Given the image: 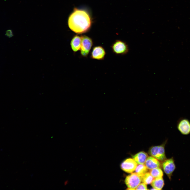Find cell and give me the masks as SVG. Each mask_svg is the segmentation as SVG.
<instances>
[{
	"mask_svg": "<svg viewBox=\"0 0 190 190\" xmlns=\"http://www.w3.org/2000/svg\"><path fill=\"white\" fill-rule=\"evenodd\" d=\"M144 164L147 168L149 170L159 168L160 165L159 161L152 156L148 157Z\"/></svg>",
	"mask_w": 190,
	"mask_h": 190,
	"instance_id": "cell-11",
	"label": "cell"
},
{
	"mask_svg": "<svg viewBox=\"0 0 190 190\" xmlns=\"http://www.w3.org/2000/svg\"><path fill=\"white\" fill-rule=\"evenodd\" d=\"M68 24L72 31L81 34L88 31L91 25V20L88 13L86 11L74 8L69 16Z\"/></svg>",
	"mask_w": 190,
	"mask_h": 190,
	"instance_id": "cell-1",
	"label": "cell"
},
{
	"mask_svg": "<svg viewBox=\"0 0 190 190\" xmlns=\"http://www.w3.org/2000/svg\"><path fill=\"white\" fill-rule=\"evenodd\" d=\"M82 41L80 53L82 56L87 57L92 46L93 42L92 39L86 36H82Z\"/></svg>",
	"mask_w": 190,
	"mask_h": 190,
	"instance_id": "cell-5",
	"label": "cell"
},
{
	"mask_svg": "<svg viewBox=\"0 0 190 190\" xmlns=\"http://www.w3.org/2000/svg\"><path fill=\"white\" fill-rule=\"evenodd\" d=\"M6 34L7 36L9 37H11L13 36L12 32L11 30H8L6 31Z\"/></svg>",
	"mask_w": 190,
	"mask_h": 190,
	"instance_id": "cell-18",
	"label": "cell"
},
{
	"mask_svg": "<svg viewBox=\"0 0 190 190\" xmlns=\"http://www.w3.org/2000/svg\"><path fill=\"white\" fill-rule=\"evenodd\" d=\"M135 189L136 190H148L147 186L146 184L144 183H140L137 187Z\"/></svg>",
	"mask_w": 190,
	"mask_h": 190,
	"instance_id": "cell-17",
	"label": "cell"
},
{
	"mask_svg": "<svg viewBox=\"0 0 190 190\" xmlns=\"http://www.w3.org/2000/svg\"><path fill=\"white\" fill-rule=\"evenodd\" d=\"M162 166L165 173L170 180L172 173L176 169V166L173 158H172L168 159H166L164 160L163 161Z\"/></svg>",
	"mask_w": 190,
	"mask_h": 190,
	"instance_id": "cell-6",
	"label": "cell"
},
{
	"mask_svg": "<svg viewBox=\"0 0 190 190\" xmlns=\"http://www.w3.org/2000/svg\"><path fill=\"white\" fill-rule=\"evenodd\" d=\"M154 178L150 172H148L141 177V181L146 185L149 184L151 183Z\"/></svg>",
	"mask_w": 190,
	"mask_h": 190,
	"instance_id": "cell-15",
	"label": "cell"
},
{
	"mask_svg": "<svg viewBox=\"0 0 190 190\" xmlns=\"http://www.w3.org/2000/svg\"><path fill=\"white\" fill-rule=\"evenodd\" d=\"M106 54L104 49L101 46H98L93 47L91 52L90 57L93 59L99 60H103Z\"/></svg>",
	"mask_w": 190,
	"mask_h": 190,
	"instance_id": "cell-9",
	"label": "cell"
},
{
	"mask_svg": "<svg viewBox=\"0 0 190 190\" xmlns=\"http://www.w3.org/2000/svg\"><path fill=\"white\" fill-rule=\"evenodd\" d=\"M148 157L147 154L143 151H140L132 156L137 164H144Z\"/></svg>",
	"mask_w": 190,
	"mask_h": 190,
	"instance_id": "cell-12",
	"label": "cell"
},
{
	"mask_svg": "<svg viewBox=\"0 0 190 190\" xmlns=\"http://www.w3.org/2000/svg\"><path fill=\"white\" fill-rule=\"evenodd\" d=\"M112 52L117 55H124L129 51L128 45L124 41L120 40H116L111 46Z\"/></svg>",
	"mask_w": 190,
	"mask_h": 190,
	"instance_id": "cell-2",
	"label": "cell"
},
{
	"mask_svg": "<svg viewBox=\"0 0 190 190\" xmlns=\"http://www.w3.org/2000/svg\"><path fill=\"white\" fill-rule=\"evenodd\" d=\"M151 185L154 189H162L164 185V181L162 177L154 178L151 183Z\"/></svg>",
	"mask_w": 190,
	"mask_h": 190,
	"instance_id": "cell-13",
	"label": "cell"
},
{
	"mask_svg": "<svg viewBox=\"0 0 190 190\" xmlns=\"http://www.w3.org/2000/svg\"><path fill=\"white\" fill-rule=\"evenodd\" d=\"M149 172L154 178L162 177L163 175V172L159 168L150 170Z\"/></svg>",
	"mask_w": 190,
	"mask_h": 190,
	"instance_id": "cell-16",
	"label": "cell"
},
{
	"mask_svg": "<svg viewBox=\"0 0 190 190\" xmlns=\"http://www.w3.org/2000/svg\"><path fill=\"white\" fill-rule=\"evenodd\" d=\"M82 38L81 36L76 35L73 37L70 42V46L72 50L76 52L80 49Z\"/></svg>",
	"mask_w": 190,
	"mask_h": 190,
	"instance_id": "cell-10",
	"label": "cell"
},
{
	"mask_svg": "<svg viewBox=\"0 0 190 190\" xmlns=\"http://www.w3.org/2000/svg\"><path fill=\"white\" fill-rule=\"evenodd\" d=\"M141 181V177L136 173H132L126 178L125 182L128 189H135Z\"/></svg>",
	"mask_w": 190,
	"mask_h": 190,
	"instance_id": "cell-4",
	"label": "cell"
},
{
	"mask_svg": "<svg viewBox=\"0 0 190 190\" xmlns=\"http://www.w3.org/2000/svg\"><path fill=\"white\" fill-rule=\"evenodd\" d=\"M137 165V164L133 159L128 158L124 160L121 163L120 167L124 172L131 173L134 172Z\"/></svg>",
	"mask_w": 190,
	"mask_h": 190,
	"instance_id": "cell-8",
	"label": "cell"
},
{
	"mask_svg": "<svg viewBox=\"0 0 190 190\" xmlns=\"http://www.w3.org/2000/svg\"><path fill=\"white\" fill-rule=\"evenodd\" d=\"M135 171V173L142 177L148 172V169L144 164H138Z\"/></svg>",
	"mask_w": 190,
	"mask_h": 190,
	"instance_id": "cell-14",
	"label": "cell"
},
{
	"mask_svg": "<svg viewBox=\"0 0 190 190\" xmlns=\"http://www.w3.org/2000/svg\"><path fill=\"white\" fill-rule=\"evenodd\" d=\"M177 129L182 134L187 135L190 134V121L186 118H181L178 121Z\"/></svg>",
	"mask_w": 190,
	"mask_h": 190,
	"instance_id": "cell-7",
	"label": "cell"
},
{
	"mask_svg": "<svg viewBox=\"0 0 190 190\" xmlns=\"http://www.w3.org/2000/svg\"><path fill=\"white\" fill-rule=\"evenodd\" d=\"M164 146V144L160 145L151 146L149 150V154L158 160L163 162L166 159Z\"/></svg>",
	"mask_w": 190,
	"mask_h": 190,
	"instance_id": "cell-3",
	"label": "cell"
}]
</instances>
